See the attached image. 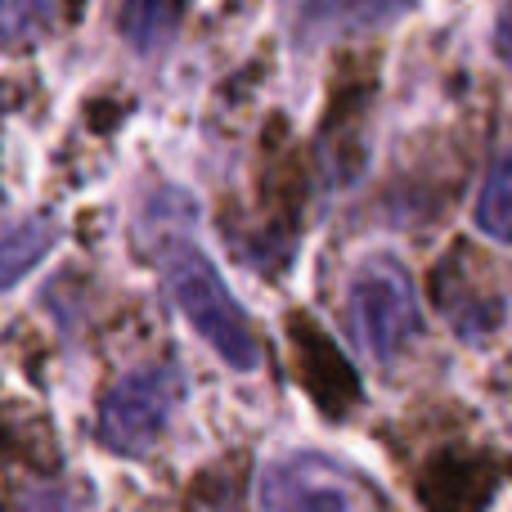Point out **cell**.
<instances>
[{
    "mask_svg": "<svg viewBox=\"0 0 512 512\" xmlns=\"http://www.w3.org/2000/svg\"><path fill=\"white\" fill-rule=\"evenodd\" d=\"M180 378L176 364H144L131 369L99 405V441L122 459H140L158 445V436L167 432L171 409L180 405Z\"/></svg>",
    "mask_w": 512,
    "mask_h": 512,
    "instance_id": "3",
    "label": "cell"
},
{
    "mask_svg": "<svg viewBox=\"0 0 512 512\" xmlns=\"http://www.w3.org/2000/svg\"><path fill=\"white\" fill-rule=\"evenodd\" d=\"M414 0H306L297 14L301 41H324V36L342 32H369L391 18H400Z\"/></svg>",
    "mask_w": 512,
    "mask_h": 512,
    "instance_id": "5",
    "label": "cell"
},
{
    "mask_svg": "<svg viewBox=\"0 0 512 512\" xmlns=\"http://www.w3.org/2000/svg\"><path fill=\"white\" fill-rule=\"evenodd\" d=\"M68 0H0V41L32 45L63 23Z\"/></svg>",
    "mask_w": 512,
    "mask_h": 512,
    "instance_id": "9",
    "label": "cell"
},
{
    "mask_svg": "<svg viewBox=\"0 0 512 512\" xmlns=\"http://www.w3.org/2000/svg\"><path fill=\"white\" fill-rule=\"evenodd\" d=\"M23 512H81V508H77V499H72L68 490L45 486V490H32V495L23 499Z\"/></svg>",
    "mask_w": 512,
    "mask_h": 512,
    "instance_id": "11",
    "label": "cell"
},
{
    "mask_svg": "<svg viewBox=\"0 0 512 512\" xmlns=\"http://www.w3.org/2000/svg\"><path fill=\"white\" fill-rule=\"evenodd\" d=\"M261 512H373V495L324 454H288L265 468Z\"/></svg>",
    "mask_w": 512,
    "mask_h": 512,
    "instance_id": "4",
    "label": "cell"
},
{
    "mask_svg": "<svg viewBox=\"0 0 512 512\" xmlns=\"http://www.w3.org/2000/svg\"><path fill=\"white\" fill-rule=\"evenodd\" d=\"M472 221L486 239L512 243V153L490 167L486 185L477 194V207H472Z\"/></svg>",
    "mask_w": 512,
    "mask_h": 512,
    "instance_id": "8",
    "label": "cell"
},
{
    "mask_svg": "<svg viewBox=\"0 0 512 512\" xmlns=\"http://www.w3.org/2000/svg\"><path fill=\"white\" fill-rule=\"evenodd\" d=\"M54 243H59V225L50 216H27V221L0 230V292L23 283L50 256Z\"/></svg>",
    "mask_w": 512,
    "mask_h": 512,
    "instance_id": "6",
    "label": "cell"
},
{
    "mask_svg": "<svg viewBox=\"0 0 512 512\" xmlns=\"http://www.w3.org/2000/svg\"><path fill=\"white\" fill-rule=\"evenodd\" d=\"M189 512H239V490L225 477H207L189 499Z\"/></svg>",
    "mask_w": 512,
    "mask_h": 512,
    "instance_id": "10",
    "label": "cell"
},
{
    "mask_svg": "<svg viewBox=\"0 0 512 512\" xmlns=\"http://www.w3.org/2000/svg\"><path fill=\"white\" fill-rule=\"evenodd\" d=\"M495 50H499V59L512 68V5L499 14V27H495Z\"/></svg>",
    "mask_w": 512,
    "mask_h": 512,
    "instance_id": "12",
    "label": "cell"
},
{
    "mask_svg": "<svg viewBox=\"0 0 512 512\" xmlns=\"http://www.w3.org/2000/svg\"><path fill=\"white\" fill-rule=\"evenodd\" d=\"M158 265H162L171 301H176L180 315L194 324V333L203 337L230 369L252 373L256 364H261V342H256V333L248 324V310L225 288L216 265L207 261L185 234H167V239L158 243Z\"/></svg>",
    "mask_w": 512,
    "mask_h": 512,
    "instance_id": "1",
    "label": "cell"
},
{
    "mask_svg": "<svg viewBox=\"0 0 512 512\" xmlns=\"http://www.w3.org/2000/svg\"><path fill=\"white\" fill-rule=\"evenodd\" d=\"M189 0H122V36L140 54H158L180 32Z\"/></svg>",
    "mask_w": 512,
    "mask_h": 512,
    "instance_id": "7",
    "label": "cell"
},
{
    "mask_svg": "<svg viewBox=\"0 0 512 512\" xmlns=\"http://www.w3.org/2000/svg\"><path fill=\"white\" fill-rule=\"evenodd\" d=\"M346 310H351V333L360 351H369L382 364L396 360L409 337L418 333L414 283H409L405 265L391 261V256H373L355 270Z\"/></svg>",
    "mask_w": 512,
    "mask_h": 512,
    "instance_id": "2",
    "label": "cell"
}]
</instances>
